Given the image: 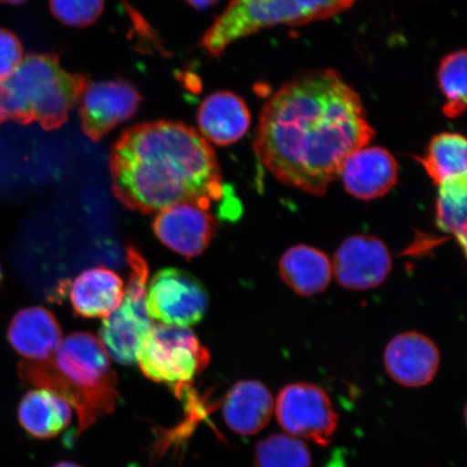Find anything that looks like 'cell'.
Wrapping results in <instances>:
<instances>
[{
    "label": "cell",
    "instance_id": "cell-1",
    "mask_svg": "<svg viewBox=\"0 0 467 467\" xmlns=\"http://www.w3.org/2000/svg\"><path fill=\"white\" fill-rule=\"evenodd\" d=\"M375 130L358 92L334 69L297 76L263 107L254 149L279 182L323 196Z\"/></svg>",
    "mask_w": 467,
    "mask_h": 467
},
{
    "label": "cell",
    "instance_id": "cell-2",
    "mask_svg": "<svg viewBox=\"0 0 467 467\" xmlns=\"http://www.w3.org/2000/svg\"><path fill=\"white\" fill-rule=\"evenodd\" d=\"M109 172L117 200L141 213L181 202L210 209L225 196L213 146L181 122H145L122 132L110 150Z\"/></svg>",
    "mask_w": 467,
    "mask_h": 467
},
{
    "label": "cell",
    "instance_id": "cell-3",
    "mask_svg": "<svg viewBox=\"0 0 467 467\" xmlns=\"http://www.w3.org/2000/svg\"><path fill=\"white\" fill-rule=\"evenodd\" d=\"M19 370L27 383L52 390L75 409L78 436L112 413L119 401L109 356L101 341L88 332L67 337L48 359L23 361Z\"/></svg>",
    "mask_w": 467,
    "mask_h": 467
},
{
    "label": "cell",
    "instance_id": "cell-4",
    "mask_svg": "<svg viewBox=\"0 0 467 467\" xmlns=\"http://www.w3.org/2000/svg\"><path fill=\"white\" fill-rule=\"evenodd\" d=\"M5 84L11 120L21 125L38 122L45 130H56L78 105L88 78L66 71L54 55H28Z\"/></svg>",
    "mask_w": 467,
    "mask_h": 467
},
{
    "label": "cell",
    "instance_id": "cell-5",
    "mask_svg": "<svg viewBox=\"0 0 467 467\" xmlns=\"http://www.w3.org/2000/svg\"><path fill=\"white\" fill-rule=\"evenodd\" d=\"M356 0H232L202 39L209 55L219 57L238 39L277 26H301L331 19Z\"/></svg>",
    "mask_w": 467,
    "mask_h": 467
},
{
    "label": "cell",
    "instance_id": "cell-6",
    "mask_svg": "<svg viewBox=\"0 0 467 467\" xmlns=\"http://www.w3.org/2000/svg\"><path fill=\"white\" fill-rule=\"evenodd\" d=\"M137 363L146 378L168 385L180 397L206 369L210 353L192 330L159 324L145 337Z\"/></svg>",
    "mask_w": 467,
    "mask_h": 467
},
{
    "label": "cell",
    "instance_id": "cell-7",
    "mask_svg": "<svg viewBox=\"0 0 467 467\" xmlns=\"http://www.w3.org/2000/svg\"><path fill=\"white\" fill-rule=\"evenodd\" d=\"M127 261L131 268L130 284L119 306L104 318L100 341L116 363L130 366L137 364L139 349L154 324L146 307L148 263L133 246L128 247Z\"/></svg>",
    "mask_w": 467,
    "mask_h": 467
},
{
    "label": "cell",
    "instance_id": "cell-8",
    "mask_svg": "<svg viewBox=\"0 0 467 467\" xmlns=\"http://www.w3.org/2000/svg\"><path fill=\"white\" fill-rule=\"evenodd\" d=\"M275 412L285 433L328 446L337 426L330 397L317 385L289 384L280 390Z\"/></svg>",
    "mask_w": 467,
    "mask_h": 467
},
{
    "label": "cell",
    "instance_id": "cell-9",
    "mask_svg": "<svg viewBox=\"0 0 467 467\" xmlns=\"http://www.w3.org/2000/svg\"><path fill=\"white\" fill-rule=\"evenodd\" d=\"M208 294L192 274L169 267L157 272L146 290V307L151 319L163 325L190 327L207 313Z\"/></svg>",
    "mask_w": 467,
    "mask_h": 467
},
{
    "label": "cell",
    "instance_id": "cell-10",
    "mask_svg": "<svg viewBox=\"0 0 467 467\" xmlns=\"http://www.w3.org/2000/svg\"><path fill=\"white\" fill-rule=\"evenodd\" d=\"M141 101L140 92L128 81L88 83L78 102L81 130L92 141H100L115 127L130 119Z\"/></svg>",
    "mask_w": 467,
    "mask_h": 467
},
{
    "label": "cell",
    "instance_id": "cell-11",
    "mask_svg": "<svg viewBox=\"0 0 467 467\" xmlns=\"http://www.w3.org/2000/svg\"><path fill=\"white\" fill-rule=\"evenodd\" d=\"M332 271L343 288L372 289L389 277L392 271V256L381 239L371 235H353L337 250Z\"/></svg>",
    "mask_w": 467,
    "mask_h": 467
},
{
    "label": "cell",
    "instance_id": "cell-12",
    "mask_svg": "<svg viewBox=\"0 0 467 467\" xmlns=\"http://www.w3.org/2000/svg\"><path fill=\"white\" fill-rule=\"evenodd\" d=\"M218 227V222L209 209L192 202L162 209L153 222L157 238L174 253L189 259L208 248Z\"/></svg>",
    "mask_w": 467,
    "mask_h": 467
},
{
    "label": "cell",
    "instance_id": "cell-13",
    "mask_svg": "<svg viewBox=\"0 0 467 467\" xmlns=\"http://www.w3.org/2000/svg\"><path fill=\"white\" fill-rule=\"evenodd\" d=\"M440 365V349L430 337L419 332L396 336L385 348V369L402 387H425L433 381Z\"/></svg>",
    "mask_w": 467,
    "mask_h": 467
},
{
    "label": "cell",
    "instance_id": "cell-14",
    "mask_svg": "<svg viewBox=\"0 0 467 467\" xmlns=\"http://www.w3.org/2000/svg\"><path fill=\"white\" fill-rule=\"evenodd\" d=\"M340 178L348 194L372 201L387 195L399 179V165L388 150L365 146L348 156Z\"/></svg>",
    "mask_w": 467,
    "mask_h": 467
},
{
    "label": "cell",
    "instance_id": "cell-15",
    "mask_svg": "<svg viewBox=\"0 0 467 467\" xmlns=\"http://www.w3.org/2000/svg\"><path fill=\"white\" fill-rule=\"evenodd\" d=\"M197 122L201 136L208 143L229 146L248 132L251 116L242 98L221 91L204 99L198 110Z\"/></svg>",
    "mask_w": 467,
    "mask_h": 467
},
{
    "label": "cell",
    "instance_id": "cell-16",
    "mask_svg": "<svg viewBox=\"0 0 467 467\" xmlns=\"http://www.w3.org/2000/svg\"><path fill=\"white\" fill-rule=\"evenodd\" d=\"M274 409L270 389L258 381L246 379L237 382L227 392L222 416L234 433L253 436L271 421Z\"/></svg>",
    "mask_w": 467,
    "mask_h": 467
},
{
    "label": "cell",
    "instance_id": "cell-17",
    "mask_svg": "<svg viewBox=\"0 0 467 467\" xmlns=\"http://www.w3.org/2000/svg\"><path fill=\"white\" fill-rule=\"evenodd\" d=\"M8 340L16 353L28 361L48 359L62 341L55 315L40 306L22 309L11 320Z\"/></svg>",
    "mask_w": 467,
    "mask_h": 467
},
{
    "label": "cell",
    "instance_id": "cell-18",
    "mask_svg": "<svg viewBox=\"0 0 467 467\" xmlns=\"http://www.w3.org/2000/svg\"><path fill=\"white\" fill-rule=\"evenodd\" d=\"M125 285L107 267H95L76 277L69 291L74 311L86 318H107L119 306Z\"/></svg>",
    "mask_w": 467,
    "mask_h": 467
},
{
    "label": "cell",
    "instance_id": "cell-19",
    "mask_svg": "<svg viewBox=\"0 0 467 467\" xmlns=\"http://www.w3.org/2000/svg\"><path fill=\"white\" fill-rule=\"evenodd\" d=\"M278 268L284 283L302 296L325 291L334 276L329 256L306 244H297L285 251L279 260Z\"/></svg>",
    "mask_w": 467,
    "mask_h": 467
},
{
    "label": "cell",
    "instance_id": "cell-20",
    "mask_svg": "<svg viewBox=\"0 0 467 467\" xmlns=\"http://www.w3.org/2000/svg\"><path fill=\"white\" fill-rule=\"evenodd\" d=\"M17 418L29 435L38 440H50L71 424L73 408L52 390L35 389L23 397Z\"/></svg>",
    "mask_w": 467,
    "mask_h": 467
},
{
    "label": "cell",
    "instance_id": "cell-21",
    "mask_svg": "<svg viewBox=\"0 0 467 467\" xmlns=\"http://www.w3.org/2000/svg\"><path fill=\"white\" fill-rule=\"evenodd\" d=\"M436 184L467 175V143L462 134L443 132L431 139L423 157H418Z\"/></svg>",
    "mask_w": 467,
    "mask_h": 467
},
{
    "label": "cell",
    "instance_id": "cell-22",
    "mask_svg": "<svg viewBox=\"0 0 467 467\" xmlns=\"http://www.w3.org/2000/svg\"><path fill=\"white\" fill-rule=\"evenodd\" d=\"M436 202V220L466 250L467 175L443 181Z\"/></svg>",
    "mask_w": 467,
    "mask_h": 467
},
{
    "label": "cell",
    "instance_id": "cell-23",
    "mask_svg": "<svg viewBox=\"0 0 467 467\" xmlns=\"http://www.w3.org/2000/svg\"><path fill=\"white\" fill-rule=\"evenodd\" d=\"M467 56L465 50L446 56L438 68L437 78L443 97L446 99L442 112L449 119L462 115L467 104Z\"/></svg>",
    "mask_w": 467,
    "mask_h": 467
},
{
    "label": "cell",
    "instance_id": "cell-24",
    "mask_svg": "<svg viewBox=\"0 0 467 467\" xmlns=\"http://www.w3.org/2000/svg\"><path fill=\"white\" fill-rule=\"evenodd\" d=\"M255 467H312V457L305 442L288 434L263 440L255 449Z\"/></svg>",
    "mask_w": 467,
    "mask_h": 467
},
{
    "label": "cell",
    "instance_id": "cell-25",
    "mask_svg": "<svg viewBox=\"0 0 467 467\" xmlns=\"http://www.w3.org/2000/svg\"><path fill=\"white\" fill-rule=\"evenodd\" d=\"M104 3L105 0H50V9L64 25L86 27L101 16Z\"/></svg>",
    "mask_w": 467,
    "mask_h": 467
},
{
    "label": "cell",
    "instance_id": "cell-26",
    "mask_svg": "<svg viewBox=\"0 0 467 467\" xmlns=\"http://www.w3.org/2000/svg\"><path fill=\"white\" fill-rule=\"evenodd\" d=\"M23 48L14 33L0 28V81H7L20 67Z\"/></svg>",
    "mask_w": 467,
    "mask_h": 467
},
{
    "label": "cell",
    "instance_id": "cell-27",
    "mask_svg": "<svg viewBox=\"0 0 467 467\" xmlns=\"http://www.w3.org/2000/svg\"><path fill=\"white\" fill-rule=\"evenodd\" d=\"M10 119V97L7 84L0 81V125Z\"/></svg>",
    "mask_w": 467,
    "mask_h": 467
},
{
    "label": "cell",
    "instance_id": "cell-28",
    "mask_svg": "<svg viewBox=\"0 0 467 467\" xmlns=\"http://www.w3.org/2000/svg\"><path fill=\"white\" fill-rule=\"evenodd\" d=\"M185 2L191 5L192 7L203 10L213 7L219 0H185Z\"/></svg>",
    "mask_w": 467,
    "mask_h": 467
},
{
    "label": "cell",
    "instance_id": "cell-29",
    "mask_svg": "<svg viewBox=\"0 0 467 467\" xmlns=\"http://www.w3.org/2000/svg\"><path fill=\"white\" fill-rule=\"evenodd\" d=\"M54 467H81L74 462H68V461H63V462L56 464Z\"/></svg>",
    "mask_w": 467,
    "mask_h": 467
},
{
    "label": "cell",
    "instance_id": "cell-30",
    "mask_svg": "<svg viewBox=\"0 0 467 467\" xmlns=\"http://www.w3.org/2000/svg\"><path fill=\"white\" fill-rule=\"evenodd\" d=\"M0 2L11 5H20L22 3H26V0H0Z\"/></svg>",
    "mask_w": 467,
    "mask_h": 467
},
{
    "label": "cell",
    "instance_id": "cell-31",
    "mask_svg": "<svg viewBox=\"0 0 467 467\" xmlns=\"http://www.w3.org/2000/svg\"><path fill=\"white\" fill-rule=\"evenodd\" d=\"M3 279V273H2V267H0V284H2Z\"/></svg>",
    "mask_w": 467,
    "mask_h": 467
}]
</instances>
